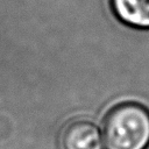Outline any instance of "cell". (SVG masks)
<instances>
[{
	"label": "cell",
	"instance_id": "cell-1",
	"mask_svg": "<svg viewBox=\"0 0 149 149\" xmlns=\"http://www.w3.org/2000/svg\"><path fill=\"white\" fill-rule=\"evenodd\" d=\"M106 149H146L149 144V111L137 102H122L106 115L102 126Z\"/></svg>",
	"mask_w": 149,
	"mask_h": 149
},
{
	"label": "cell",
	"instance_id": "cell-2",
	"mask_svg": "<svg viewBox=\"0 0 149 149\" xmlns=\"http://www.w3.org/2000/svg\"><path fill=\"white\" fill-rule=\"evenodd\" d=\"M62 143L64 149H101L102 136L93 122L77 120L64 128Z\"/></svg>",
	"mask_w": 149,
	"mask_h": 149
},
{
	"label": "cell",
	"instance_id": "cell-3",
	"mask_svg": "<svg viewBox=\"0 0 149 149\" xmlns=\"http://www.w3.org/2000/svg\"><path fill=\"white\" fill-rule=\"evenodd\" d=\"M111 7L125 24L149 29V0H111Z\"/></svg>",
	"mask_w": 149,
	"mask_h": 149
}]
</instances>
